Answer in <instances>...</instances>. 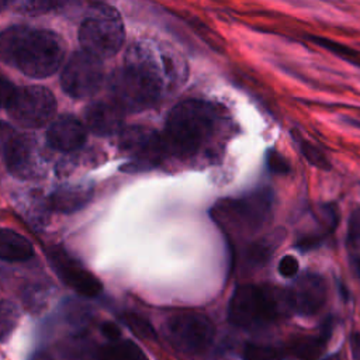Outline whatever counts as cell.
I'll return each instance as SVG.
<instances>
[{
  "mask_svg": "<svg viewBox=\"0 0 360 360\" xmlns=\"http://www.w3.org/2000/svg\"><path fill=\"white\" fill-rule=\"evenodd\" d=\"M170 68L158 58L146 44H135L127 53L125 65L115 70L110 80L112 101L124 112H135L150 107L162 94Z\"/></svg>",
  "mask_w": 360,
  "mask_h": 360,
  "instance_id": "obj_1",
  "label": "cell"
},
{
  "mask_svg": "<svg viewBox=\"0 0 360 360\" xmlns=\"http://www.w3.org/2000/svg\"><path fill=\"white\" fill-rule=\"evenodd\" d=\"M65 42L53 31L14 25L0 32V60L30 77H46L63 60Z\"/></svg>",
  "mask_w": 360,
  "mask_h": 360,
  "instance_id": "obj_2",
  "label": "cell"
},
{
  "mask_svg": "<svg viewBox=\"0 0 360 360\" xmlns=\"http://www.w3.org/2000/svg\"><path fill=\"white\" fill-rule=\"evenodd\" d=\"M219 124L217 105L202 100L179 103L169 114L163 134L167 153L179 158L197 155L214 136Z\"/></svg>",
  "mask_w": 360,
  "mask_h": 360,
  "instance_id": "obj_3",
  "label": "cell"
},
{
  "mask_svg": "<svg viewBox=\"0 0 360 360\" xmlns=\"http://www.w3.org/2000/svg\"><path fill=\"white\" fill-rule=\"evenodd\" d=\"M292 311L290 291L273 285H239L228 305V319L238 328L270 323Z\"/></svg>",
  "mask_w": 360,
  "mask_h": 360,
  "instance_id": "obj_4",
  "label": "cell"
},
{
  "mask_svg": "<svg viewBox=\"0 0 360 360\" xmlns=\"http://www.w3.org/2000/svg\"><path fill=\"white\" fill-rule=\"evenodd\" d=\"M273 204V191L262 188L242 198L219 201L211 210V215L225 233L250 236L270 224Z\"/></svg>",
  "mask_w": 360,
  "mask_h": 360,
  "instance_id": "obj_5",
  "label": "cell"
},
{
  "mask_svg": "<svg viewBox=\"0 0 360 360\" xmlns=\"http://www.w3.org/2000/svg\"><path fill=\"white\" fill-rule=\"evenodd\" d=\"M124 38V24L118 11L107 4H96L79 30L83 51L100 60L115 55Z\"/></svg>",
  "mask_w": 360,
  "mask_h": 360,
  "instance_id": "obj_6",
  "label": "cell"
},
{
  "mask_svg": "<svg viewBox=\"0 0 360 360\" xmlns=\"http://www.w3.org/2000/svg\"><path fill=\"white\" fill-rule=\"evenodd\" d=\"M165 335L170 345L184 354H201L212 343L214 323L200 312H180L167 319Z\"/></svg>",
  "mask_w": 360,
  "mask_h": 360,
  "instance_id": "obj_7",
  "label": "cell"
},
{
  "mask_svg": "<svg viewBox=\"0 0 360 360\" xmlns=\"http://www.w3.org/2000/svg\"><path fill=\"white\" fill-rule=\"evenodd\" d=\"M8 115L20 125L39 128L48 124L56 112V100L44 86H22L14 89L8 103Z\"/></svg>",
  "mask_w": 360,
  "mask_h": 360,
  "instance_id": "obj_8",
  "label": "cell"
},
{
  "mask_svg": "<svg viewBox=\"0 0 360 360\" xmlns=\"http://www.w3.org/2000/svg\"><path fill=\"white\" fill-rule=\"evenodd\" d=\"M4 163L11 174L20 179H34L44 172L42 150L37 139L27 134L14 132L0 122Z\"/></svg>",
  "mask_w": 360,
  "mask_h": 360,
  "instance_id": "obj_9",
  "label": "cell"
},
{
  "mask_svg": "<svg viewBox=\"0 0 360 360\" xmlns=\"http://www.w3.org/2000/svg\"><path fill=\"white\" fill-rule=\"evenodd\" d=\"M120 149L129 158V162L121 169L124 172L152 169L162 162L165 155H167L163 135L139 125L121 131Z\"/></svg>",
  "mask_w": 360,
  "mask_h": 360,
  "instance_id": "obj_10",
  "label": "cell"
},
{
  "mask_svg": "<svg viewBox=\"0 0 360 360\" xmlns=\"http://www.w3.org/2000/svg\"><path fill=\"white\" fill-rule=\"evenodd\" d=\"M104 70L98 58L80 51L70 56L63 68L60 84L75 98H86L98 91L103 84Z\"/></svg>",
  "mask_w": 360,
  "mask_h": 360,
  "instance_id": "obj_11",
  "label": "cell"
},
{
  "mask_svg": "<svg viewBox=\"0 0 360 360\" xmlns=\"http://www.w3.org/2000/svg\"><path fill=\"white\" fill-rule=\"evenodd\" d=\"M49 262L60 280L77 294L89 298H94L101 294V281L63 248H52L49 250Z\"/></svg>",
  "mask_w": 360,
  "mask_h": 360,
  "instance_id": "obj_12",
  "label": "cell"
},
{
  "mask_svg": "<svg viewBox=\"0 0 360 360\" xmlns=\"http://www.w3.org/2000/svg\"><path fill=\"white\" fill-rule=\"evenodd\" d=\"M292 311L300 315L316 314L326 301V283L316 273H305L297 278L295 284L288 290Z\"/></svg>",
  "mask_w": 360,
  "mask_h": 360,
  "instance_id": "obj_13",
  "label": "cell"
},
{
  "mask_svg": "<svg viewBox=\"0 0 360 360\" xmlns=\"http://www.w3.org/2000/svg\"><path fill=\"white\" fill-rule=\"evenodd\" d=\"M87 132L84 125L72 115L56 118L46 132L49 146L60 152H73L82 148L86 142Z\"/></svg>",
  "mask_w": 360,
  "mask_h": 360,
  "instance_id": "obj_14",
  "label": "cell"
},
{
  "mask_svg": "<svg viewBox=\"0 0 360 360\" xmlns=\"http://www.w3.org/2000/svg\"><path fill=\"white\" fill-rule=\"evenodd\" d=\"M124 110L114 101L91 103L84 112L86 125L98 136H110L122 131Z\"/></svg>",
  "mask_w": 360,
  "mask_h": 360,
  "instance_id": "obj_15",
  "label": "cell"
},
{
  "mask_svg": "<svg viewBox=\"0 0 360 360\" xmlns=\"http://www.w3.org/2000/svg\"><path fill=\"white\" fill-rule=\"evenodd\" d=\"M93 197V187L89 184H68L59 187L49 197V207L56 212H75L84 205Z\"/></svg>",
  "mask_w": 360,
  "mask_h": 360,
  "instance_id": "obj_16",
  "label": "cell"
},
{
  "mask_svg": "<svg viewBox=\"0 0 360 360\" xmlns=\"http://www.w3.org/2000/svg\"><path fill=\"white\" fill-rule=\"evenodd\" d=\"M284 235H285L284 229L277 228L270 233H266L264 236L249 243L243 255L245 264L252 269L266 264L267 260L273 256V253L278 248V245L283 242Z\"/></svg>",
  "mask_w": 360,
  "mask_h": 360,
  "instance_id": "obj_17",
  "label": "cell"
},
{
  "mask_svg": "<svg viewBox=\"0 0 360 360\" xmlns=\"http://www.w3.org/2000/svg\"><path fill=\"white\" fill-rule=\"evenodd\" d=\"M34 255L31 242L11 229H0V260L24 262Z\"/></svg>",
  "mask_w": 360,
  "mask_h": 360,
  "instance_id": "obj_18",
  "label": "cell"
},
{
  "mask_svg": "<svg viewBox=\"0 0 360 360\" xmlns=\"http://www.w3.org/2000/svg\"><path fill=\"white\" fill-rule=\"evenodd\" d=\"M94 360H149L143 350L128 339H118L100 346L94 352Z\"/></svg>",
  "mask_w": 360,
  "mask_h": 360,
  "instance_id": "obj_19",
  "label": "cell"
},
{
  "mask_svg": "<svg viewBox=\"0 0 360 360\" xmlns=\"http://www.w3.org/2000/svg\"><path fill=\"white\" fill-rule=\"evenodd\" d=\"M330 335V322H325L323 329L321 332L319 336H305V338H300L295 339L294 342H291V352L294 356L304 359V360H315L318 359L322 352L325 350L328 338Z\"/></svg>",
  "mask_w": 360,
  "mask_h": 360,
  "instance_id": "obj_20",
  "label": "cell"
},
{
  "mask_svg": "<svg viewBox=\"0 0 360 360\" xmlns=\"http://www.w3.org/2000/svg\"><path fill=\"white\" fill-rule=\"evenodd\" d=\"M291 138L295 141L300 152L304 155V158L312 166H316L322 170H330V163H329L328 158L325 156V153L318 146H315L312 142H309L307 138H304V135L301 132H298L297 129H292Z\"/></svg>",
  "mask_w": 360,
  "mask_h": 360,
  "instance_id": "obj_21",
  "label": "cell"
},
{
  "mask_svg": "<svg viewBox=\"0 0 360 360\" xmlns=\"http://www.w3.org/2000/svg\"><path fill=\"white\" fill-rule=\"evenodd\" d=\"M309 39L312 42H315L318 46L329 51L330 53L339 56L340 59H345L346 62L354 65V66H360V52L350 48V46H346L340 42H336V41H332L329 38H323V37H314L311 35Z\"/></svg>",
  "mask_w": 360,
  "mask_h": 360,
  "instance_id": "obj_22",
  "label": "cell"
},
{
  "mask_svg": "<svg viewBox=\"0 0 360 360\" xmlns=\"http://www.w3.org/2000/svg\"><path fill=\"white\" fill-rule=\"evenodd\" d=\"M121 321L141 339L146 340H156L158 335L153 329V326L145 319L143 316L134 314V312H125L121 315Z\"/></svg>",
  "mask_w": 360,
  "mask_h": 360,
  "instance_id": "obj_23",
  "label": "cell"
},
{
  "mask_svg": "<svg viewBox=\"0 0 360 360\" xmlns=\"http://www.w3.org/2000/svg\"><path fill=\"white\" fill-rule=\"evenodd\" d=\"M20 312L11 301L0 300V342L8 338L18 323Z\"/></svg>",
  "mask_w": 360,
  "mask_h": 360,
  "instance_id": "obj_24",
  "label": "cell"
},
{
  "mask_svg": "<svg viewBox=\"0 0 360 360\" xmlns=\"http://www.w3.org/2000/svg\"><path fill=\"white\" fill-rule=\"evenodd\" d=\"M283 354L271 346L249 343L243 349V360H281Z\"/></svg>",
  "mask_w": 360,
  "mask_h": 360,
  "instance_id": "obj_25",
  "label": "cell"
},
{
  "mask_svg": "<svg viewBox=\"0 0 360 360\" xmlns=\"http://www.w3.org/2000/svg\"><path fill=\"white\" fill-rule=\"evenodd\" d=\"M267 169L274 174H287L291 170L288 160L276 149H269L266 153Z\"/></svg>",
  "mask_w": 360,
  "mask_h": 360,
  "instance_id": "obj_26",
  "label": "cell"
},
{
  "mask_svg": "<svg viewBox=\"0 0 360 360\" xmlns=\"http://www.w3.org/2000/svg\"><path fill=\"white\" fill-rule=\"evenodd\" d=\"M298 270H300V263L292 255H285L278 262V273L285 278H291L297 276Z\"/></svg>",
  "mask_w": 360,
  "mask_h": 360,
  "instance_id": "obj_27",
  "label": "cell"
},
{
  "mask_svg": "<svg viewBox=\"0 0 360 360\" xmlns=\"http://www.w3.org/2000/svg\"><path fill=\"white\" fill-rule=\"evenodd\" d=\"M359 240H360V208L353 211L349 219V226H347V243L354 245Z\"/></svg>",
  "mask_w": 360,
  "mask_h": 360,
  "instance_id": "obj_28",
  "label": "cell"
},
{
  "mask_svg": "<svg viewBox=\"0 0 360 360\" xmlns=\"http://www.w3.org/2000/svg\"><path fill=\"white\" fill-rule=\"evenodd\" d=\"M13 91H14V87H13L11 82L7 77L0 75V107L7 105Z\"/></svg>",
  "mask_w": 360,
  "mask_h": 360,
  "instance_id": "obj_29",
  "label": "cell"
},
{
  "mask_svg": "<svg viewBox=\"0 0 360 360\" xmlns=\"http://www.w3.org/2000/svg\"><path fill=\"white\" fill-rule=\"evenodd\" d=\"M101 333L107 338L108 342H114L121 338V330H120L118 325L114 322H110V321H107L101 325Z\"/></svg>",
  "mask_w": 360,
  "mask_h": 360,
  "instance_id": "obj_30",
  "label": "cell"
},
{
  "mask_svg": "<svg viewBox=\"0 0 360 360\" xmlns=\"http://www.w3.org/2000/svg\"><path fill=\"white\" fill-rule=\"evenodd\" d=\"M352 353H353V360H360V335L353 333L352 336Z\"/></svg>",
  "mask_w": 360,
  "mask_h": 360,
  "instance_id": "obj_31",
  "label": "cell"
},
{
  "mask_svg": "<svg viewBox=\"0 0 360 360\" xmlns=\"http://www.w3.org/2000/svg\"><path fill=\"white\" fill-rule=\"evenodd\" d=\"M30 360H55L49 352H45V350H38L35 352Z\"/></svg>",
  "mask_w": 360,
  "mask_h": 360,
  "instance_id": "obj_32",
  "label": "cell"
},
{
  "mask_svg": "<svg viewBox=\"0 0 360 360\" xmlns=\"http://www.w3.org/2000/svg\"><path fill=\"white\" fill-rule=\"evenodd\" d=\"M322 360H340V356L338 353H335V354H330V356H328V357H325Z\"/></svg>",
  "mask_w": 360,
  "mask_h": 360,
  "instance_id": "obj_33",
  "label": "cell"
},
{
  "mask_svg": "<svg viewBox=\"0 0 360 360\" xmlns=\"http://www.w3.org/2000/svg\"><path fill=\"white\" fill-rule=\"evenodd\" d=\"M356 270H357V274L360 276V257L356 259Z\"/></svg>",
  "mask_w": 360,
  "mask_h": 360,
  "instance_id": "obj_34",
  "label": "cell"
},
{
  "mask_svg": "<svg viewBox=\"0 0 360 360\" xmlns=\"http://www.w3.org/2000/svg\"><path fill=\"white\" fill-rule=\"evenodd\" d=\"M7 7V1H3V0H0V11L3 10V8H6Z\"/></svg>",
  "mask_w": 360,
  "mask_h": 360,
  "instance_id": "obj_35",
  "label": "cell"
}]
</instances>
